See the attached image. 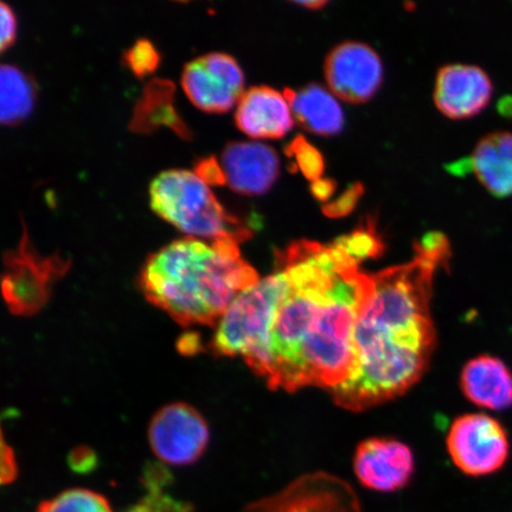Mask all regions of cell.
<instances>
[{"instance_id":"52a82bcc","label":"cell","mask_w":512,"mask_h":512,"mask_svg":"<svg viewBox=\"0 0 512 512\" xmlns=\"http://www.w3.org/2000/svg\"><path fill=\"white\" fill-rule=\"evenodd\" d=\"M209 427L203 416L187 403H171L151 421L149 440L153 453L163 463L175 466L197 462L207 450Z\"/></svg>"},{"instance_id":"9c48e42d","label":"cell","mask_w":512,"mask_h":512,"mask_svg":"<svg viewBox=\"0 0 512 512\" xmlns=\"http://www.w3.org/2000/svg\"><path fill=\"white\" fill-rule=\"evenodd\" d=\"M324 72L331 91L351 104L373 98L383 80L380 56L368 44L355 41L332 49L326 56Z\"/></svg>"},{"instance_id":"9a60e30c","label":"cell","mask_w":512,"mask_h":512,"mask_svg":"<svg viewBox=\"0 0 512 512\" xmlns=\"http://www.w3.org/2000/svg\"><path fill=\"white\" fill-rule=\"evenodd\" d=\"M470 164L490 194L512 196V132L486 134L476 145Z\"/></svg>"},{"instance_id":"603a6c76","label":"cell","mask_w":512,"mask_h":512,"mask_svg":"<svg viewBox=\"0 0 512 512\" xmlns=\"http://www.w3.org/2000/svg\"><path fill=\"white\" fill-rule=\"evenodd\" d=\"M0 25H2V34H0V48L5 50L15 41L17 22L14 12L9 5L4 2L0 4Z\"/></svg>"},{"instance_id":"ffe728a7","label":"cell","mask_w":512,"mask_h":512,"mask_svg":"<svg viewBox=\"0 0 512 512\" xmlns=\"http://www.w3.org/2000/svg\"><path fill=\"white\" fill-rule=\"evenodd\" d=\"M287 156L294 159L297 168L311 182L317 181L324 172V158L315 146L298 136L286 147Z\"/></svg>"},{"instance_id":"8992f818","label":"cell","mask_w":512,"mask_h":512,"mask_svg":"<svg viewBox=\"0 0 512 512\" xmlns=\"http://www.w3.org/2000/svg\"><path fill=\"white\" fill-rule=\"evenodd\" d=\"M447 450L465 475L488 476L507 464L509 435L501 422L489 415L465 414L454 420L448 431Z\"/></svg>"},{"instance_id":"4fadbf2b","label":"cell","mask_w":512,"mask_h":512,"mask_svg":"<svg viewBox=\"0 0 512 512\" xmlns=\"http://www.w3.org/2000/svg\"><path fill=\"white\" fill-rule=\"evenodd\" d=\"M235 120L240 130L253 138H281L294 125L285 96L267 86L252 87L242 94Z\"/></svg>"},{"instance_id":"44dd1931","label":"cell","mask_w":512,"mask_h":512,"mask_svg":"<svg viewBox=\"0 0 512 512\" xmlns=\"http://www.w3.org/2000/svg\"><path fill=\"white\" fill-rule=\"evenodd\" d=\"M124 61L134 74L145 76L157 68L159 55L150 41L139 40L126 51Z\"/></svg>"},{"instance_id":"2e32d148","label":"cell","mask_w":512,"mask_h":512,"mask_svg":"<svg viewBox=\"0 0 512 512\" xmlns=\"http://www.w3.org/2000/svg\"><path fill=\"white\" fill-rule=\"evenodd\" d=\"M284 96L294 118L306 131L319 136H335L343 130L344 113L335 96L317 83L294 91L286 88Z\"/></svg>"},{"instance_id":"e0dca14e","label":"cell","mask_w":512,"mask_h":512,"mask_svg":"<svg viewBox=\"0 0 512 512\" xmlns=\"http://www.w3.org/2000/svg\"><path fill=\"white\" fill-rule=\"evenodd\" d=\"M35 104V87L28 75L12 64L0 69V118L15 125L27 118Z\"/></svg>"},{"instance_id":"8fae6325","label":"cell","mask_w":512,"mask_h":512,"mask_svg":"<svg viewBox=\"0 0 512 512\" xmlns=\"http://www.w3.org/2000/svg\"><path fill=\"white\" fill-rule=\"evenodd\" d=\"M492 93L494 85L484 69L472 64H448L439 70L434 100L447 117L466 119L482 112Z\"/></svg>"},{"instance_id":"ba28073f","label":"cell","mask_w":512,"mask_h":512,"mask_svg":"<svg viewBox=\"0 0 512 512\" xmlns=\"http://www.w3.org/2000/svg\"><path fill=\"white\" fill-rule=\"evenodd\" d=\"M182 86L192 104L202 111L223 113L245 93V76L232 56L210 53L185 64Z\"/></svg>"},{"instance_id":"d4e9b609","label":"cell","mask_w":512,"mask_h":512,"mask_svg":"<svg viewBox=\"0 0 512 512\" xmlns=\"http://www.w3.org/2000/svg\"><path fill=\"white\" fill-rule=\"evenodd\" d=\"M336 190V182L328 178H320L312 182L311 192L319 201H328Z\"/></svg>"},{"instance_id":"ac0fdd59","label":"cell","mask_w":512,"mask_h":512,"mask_svg":"<svg viewBox=\"0 0 512 512\" xmlns=\"http://www.w3.org/2000/svg\"><path fill=\"white\" fill-rule=\"evenodd\" d=\"M336 242L360 262L379 258L384 249L373 216L363 217L350 234L341 236Z\"/></svg>"},{"instance_id":"7c38bea8","label":"cell","mask_w":512,"mask_h":512,"mask_svg":"<svg viewBox=\"0 0 512 512\" xmlns=\"http://www.w3.org/2000/svg\"><path fill=\"white\" fill-rule=\"evenodd\" d=\"M220 164L226 183L240 194H264L279 176L277 152L261 143L227 144L222 151Z\"/></svg>"},{"instance_id":"5bb4252c","label":"cell","mask_w":512,"mask_h":512,"mask_svg":"<svg viewBox=\"0 0 512 512\" xmlns=\"http://www.w3.org/2000/svg\"><path fill=\"white\" fill-rule=\"evenodd\" d=\"M460 387L473 405L490 411L512 407V371L501 358L480 355L465 364Z\"/></svg>"},{"instance_id":"3957f363","label":"cell","mask_w":512,"mask_h":512,"mask_svg":"<svg viewBox=\"0 0 512 512\" xmlns=\"http://www.w3.org/2000/svg\"><path fill=\"white\" fill-rule=\"evenodd\" d=\"M259 280L238 242L190 236L153 253L140 273L147 300L182 326L219 324L234 299Z\"/></svg>"},{"instance_id":"277c9868","label":"cell","mask_w":512,"mask_h":512,"mask_svg":"<svg viewBox=\"0 0 512 512\" xmlns=\"http://www.w3.org/2000/svg\"><path fill=\"white\" fill-rule=\"evenodd\" d=\"M150 201L160 217L190 238L240 243L253 235L247 224L223 208L196 172H162L151 183Z\"/></svg>"},{"instance_id":"4316f807","label":"cell","mask_w":512,"mask_h":512,"mask_svg":"<svg viewBox=\"0 0 512 512\" xmlns=\"http://www.w3.org/2000/svg\"><path fill=\"white\" fill-rule=\"evenodd\" d=\"M326 3L328 2H325V0H323V2L322 0H312V2H297V4L305 6V8L315 10L323 8V6L326 5Z\"/></svg>"},{"instance_id":"5b68a950","label":"cell","mask_w":512,"mask_h":512,"mask_svg":"<svg viewBox=\"0 0 512 512\" xmlns=\"http://www.w3.org/2000/svg\"><path fill=\"white\" fill-rule=\"evenodd\" d=\"M285 284L284 273L275 268L268 277L241 292L217 324L211 342L215 354L240 356L261 377L267 364L275 310Z\"/></svg>"},{"instance_id":"484cf974","label":"cell","mask_w":512,"mask_h":512,"mask_svg":"<svg viewBox=\"0 0 512 512\" xmlns=\"http://www.w3.org/2000/svg\"><path fill=\"white\" fill-rule=\"evenodd\" d=\"M128 512H162L156 492L150 490L149 497H146L142 503H139Z\"/></svg>"},{"instance_id":"6da1fadb","label":"cell","mask_w":512,"mask_h":512,"mask_svg":"<svg viewBox=\"0 0 512 512\" xmlns=\"http://www.w3.org/2000/svg\"><path fill=\"white\" fill-rule=\"evenodd\" d=\"M339 245L294 241L277 256L285 275L262 379L271 389H334L355 376L356 329L375 293L373 274Z\"/></svg>"},{"instance_id":"7402d4cb","label":"cell","mask_w":512,"mask_h":512,"mask_svg":"<svg viewBox=\"0 0 512 512\" xmlns=\"http://www.w3.org/2000/svg\"><path fill=\"white\" fill-rule=\"evenodd\" d=\"M363 192L362 183L356 182L350 185L335 201L325 204L323 214L330 217V219H341V217L349 215L356 208L358 201L361 200Z\"/></svg>"},{"instance_id":"d6986e66","label":"cell","mask_w":512,"mask_h":512,"mask_svg":"<svg viewBox=\"0 0 512 512\" xmlns=\"http://www.w3.org/2000/svg\"><path fill=\"white\" fill-rule=\"evenodd\" d=\"M37 512H112L104 496L91 490L73 489L43 502Z\"/></svg>"},{"instance_id":"30bf717a","label":"cell","mask_w":512,"mask_h":512,"mask_svg":"<svg viewBox=\"0 0 512 512\" xmlns=\"http://www.w3.org/2000/svg\"><path fill=\"white\" fill-rule=\"evenodd\" d=\"M354 470L366 488L395 492L405 488L413 476V453L398 440L368 439L357 447Z\"/></svg>"},{"instance_id":"7a4b0ae2","label":"cell","mask_w":512,"mask_h":512,"mask_svg":"<svg viewBox=\"0 0 512 512\" xmlns=\"http://www.w3.org/2000/svg\"><path fill=\"white\" fill-rule=\"evenodd\" d=\"M414 258L373 274L375 293L358 322L357 370L331 389L339 407L362 412L405 394L425 374L435 348L431 300L434 275L451 258L446 235L414 243Z\"/></svg>"},{"instance_id":"cb8c5ba5","label":"cell","mask_w":512,"mask_h":512,"mask_svg":"<svg viewBox=\"0 0 512 512\" xmlns=\"http://www.w3.org/2000/svg\"><path fill=\"white\" fill-rule=\"evenodd\" d=\"M196 174L200 176L207 184H224V177L221 164L215 158L201 160L196 166Z\"/></svg>"}]
</instances>
